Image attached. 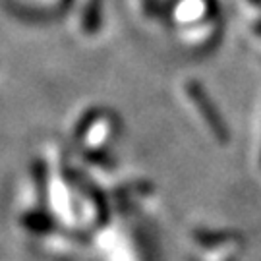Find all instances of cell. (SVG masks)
Instances as JSON below:
<instances>
[{
  "mask_svg": "<svg viewBox=\"0 0 261 261\" xmlns=\"http://www.w3.org/2000/svg\"><path fill=\"white\" fill-rule=\"evenodd\" d=\"M240 238L238 232H232V230H221V232H197V240L203 244H209V246H215V244H223V242H230V240H236Z\"/></svg>",
  "mask_w": 261,
  "mask_h": 261,
  "instance_id": "obj_1",
  "label": "cell"
}]
</instances>
